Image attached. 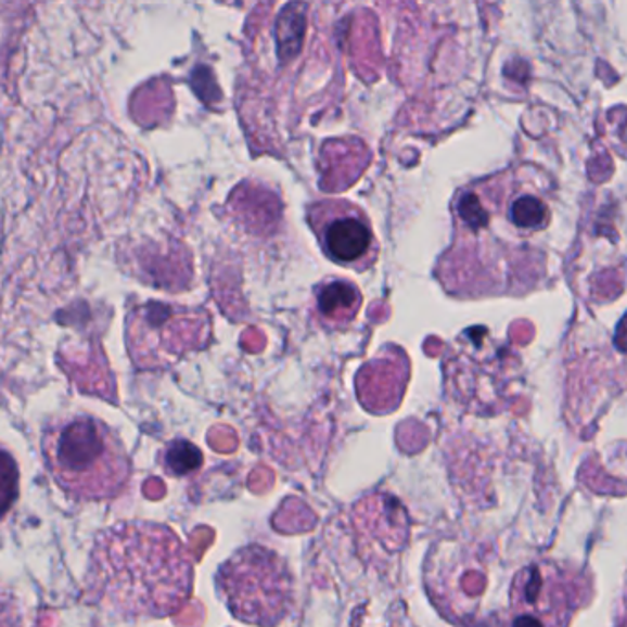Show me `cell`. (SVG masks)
I'll return each mask as SVG.
<instances>
[{
    "label": "cell",
    "instance_id": "6da1fadb",
    "mask_svg": "<svg viewBox=\"0 0 627 627\" xmlns=\"http://www.w3.org/2000/svg\"><path fill=\"white\" fill-rule=\"evenodd\" d=\"M85 587L94 605L121 618H164L192 597V558L169 526L121 521L94 539Z\"/></svg>",
    "mask_w": 627,
    "mask_h": 627
},
{
    "label": "cell",
    "instance_id": "7a4b0ae2",
    "mask_svg": "<svg viewBox=\"0 0 627 627\" xmlns=\"http://www.w3.org/2000/svg\"><path fill=\"white\" fill-rule=\"evenodd\" d=\"M47 470L68 497L81 502L116 499L131 478V460L116 431L89 414L50 422L42 431Z\"/></svg>",
    "mask_w": 627,
    "mask_h": 627
},
{
    "label": "cell",
    "instance_id": "3957f363",
    "mask_svg": "<svg viewBox=\"0 0 627 627\" xmlns=\"http://www.w3.org/2000/svg\"><path fill=\"white\" fill-rule=\"evenodd\" d=\"M216 587L227 610L245 624L277 626L293 611L295 584L290 567L261 545H248L225 561Z\"/></svg>",
    "mask_w": 627,
    "mask_h": 627
},
{
    "label": "cell",
    "instance_id": "277c9868",
    "mask_svg": "<svg viewBox=\"0 0 627 627\" xmlns=\"http://www.w3.org/2000/svg\"><path fill=\"white\" fill-rule=\"evenodd\" d=\"M210 315L171 302L137 304L126 315V344L139 370L171 369L193 350L210 343Z\"/></svg>",
    "mask_w": 627,
    "mask_h": 627
},
{
    "label": "cell",
    "instance_id": "5b68a950",
    "mask_svg": "<svg viewBox=\"0 0 627 627\" xmlns=\"http://www.w3.org/2000/svg\"><path fill=\"white\" fill-rule=\"evenodd\" d=\"M308 223L328 259L364 272L374 267L380 243L370 219L350 201L324 200L308 208Z\"/></svg>",
    "mask_w": 627,
    "mask_h": 627
},
{
    "label": "cell",
    "instance_id": "8992f818",
    "mask_svg": "<svg viewBox=\"0 0 627 627\" xmlns=\"http://www.w3.org/2000/svg\"><path fill=\"white\" fill-rule=\"evenodd\" d=\"M362 295L354 282L330 278L315 290V314L327 330L341 332L350 327L361 309Z\"/></svg>",
    "mask_w": 627,
    "mask_h": 627
},
{
    "label": "cell",
    "instance_id": "52a82bcc",
    "mask_svg": "<svg viewBox=\"0 0 627 627\" xmlns=\"http://www.w3.org/2000/svg\"><path fill=\"white\" fill-rule=\"evenodd\" d=\"M203 464V455L192 442L174 440L163 451V468L171 477H184Z\"/></svg>",
    "mask_w": 627,
    "mask_h": 627
},
{
    "label": "cell",
    "instance_id": "ba28073f",
    "mask_svg": "<svg viewBox=\"0 0 627 627\" xmlns=\"http://www.w3.org/2000/svg\"><path fill=\"white\" fill-rule=\"evenodd\" d=\"M18 471L17 460L7 447L0 446V521L7 517L18 497Z\"/></svg>",
    "mask_w": 627,
    "mask_h": 627
},
{
    "label": "cell",
    "instance_id": "9c48e42d",
    "mask_svg": "<svg viewBox=\"0 0 627 627\" xmlns=\"http://www.w3.org/2000/svg\"><path fill=\"white\" fill-rule=\"evenodd\" d=\"M192 87L195 94L205 103H212L219 98L218 87L206 67H200L192 74Z\"/></svg>",
    "mask_w": 627,
    "mask_h": 627
}]
</instances>
